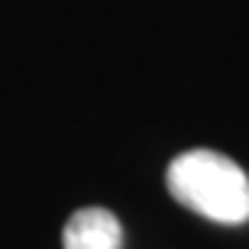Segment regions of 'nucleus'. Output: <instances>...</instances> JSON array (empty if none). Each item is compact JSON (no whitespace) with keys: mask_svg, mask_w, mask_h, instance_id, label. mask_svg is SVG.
<instances>
[{"mask_svg":"<svg viewBox=\"0 0 249 249\" xmlns=\"http://www.w3.org/2000/svg\"><path fill=\"white\" fill-rule=\"evenodd\" d=\"M165 185L181 207L201 213L213 223L249 220V178L233 159L213 149H191L172 159Z\"/></svg>","mask_w":249,"mask_h":249,"instance_id":"1","label":"nucleus"},{"mask_svg":"<svg viewBox=\"0 0 249 249\" xmlns=\"http://www.w3.org/2000/svg\"><path fill=\"white\" fill-rule=\"evenodd\" d=\"M123 227L104 207H81L65 223L62 246L65 249H120Z\"/></svg>","mask_w":249,"mask_h":249,"instance_id":"2","label":"nucleus"}]
</instances>
